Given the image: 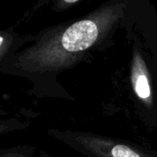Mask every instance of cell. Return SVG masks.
Here are the masks:
<instances>
[{"mask_svg": "<svg viewBox=\"0 0 157 157\" xmlns=\"http://www.w3.org/2000/svg\"><path fill=\"white\" fill-rule=\"evenodd\" d=\"M0 157H51L46 152L31 145H20L3 149Z\"/></svg>", "mask_w": 157, "mask_h": 157, "instance_id": "cell-4", "label": "cell"}, {"mask_svg": "<svg viewBox=\"0 0 157 157\" xmlns=\"http://www.w3.org/2000/svg\"><path fill=\"white\" fill-rule=\"evenodd\" d=\"M47 133L86 157H157V149L91 131L51 129Z\"/></svg>", "mask_w": 157, "mask_h": 157, "instance_id": "cell-3", "label": "cell"}, {"mask_svg": "<svg viewBox=\"0 0 157 157\" xmlns=\"http://www.w3.org/2000/svg\"><path fill=\"white\" fill-rule=\"evenodd\" d=\"M123 2H109L89 14L42 30L30 45L0 63L3 74L30 81L35 94L73 100L57 76L110 46L125 17Z\"/></svg>", "mask_w": 157, "mask_h": 157, "instance_id": "cell-1", "label": "cell"}, {"mask_svg": "<svg viewBox=\"0 0 157 157\" xmlns=\"http://www.w3.org/2000/svg\"><path fill=\"white\" fill-rule=\"evenodd\" d=\"M81 0H53L52 9L56 12H62L65 9H68L72 6L76 5Z\"/></svg>", "mask_w": 157, "mask_h": 157, "instance_id": "cell-6", "label": "cell"}, {"mask_svg": "<svg viewBox=\"0 0 157 157\" xmlns=\"http://www.w3.org/2000/svg\"><path fill=\"white\" fill-rule=\"evenodd\" d=\"M15 33L11 30L1 31L0 32V63L17 52L14 45Z\"/></svg>", "mask_w": 157, "mask_h": 157, "instance_id": "cell-5", "label": "cell"}, {"mask_svg": "<svg viewBox=\"0 0 157 157\" xmlns=\"http://www.w3.org/2000/svg\"><path fill=\"white\" fill-rule=\"evenodd\" d=\"M129 98L141 121L157 129V68L153 55L144 52L139 43L132 47L128 71Z\"/></svg>", "mask_w": 157, "mask_h": 157, "instance_id": "cell-2", "label": "cell"}, {"mask_svg": "<svg viewBox=\"0 0 157 157\" xmlns=\"http://www.w3.org/2000/svg\"><path fill=\"white\" fill-rule=\"evenodd\" d=\"M152 55H153L154 61H155V66H156V68H157V46L155 49H154V50H153V53H152Z\"/></svg>", "mask_w": 157, "mask_h": 157, "instance_id": "cell-8", "label": "cell"}, {"mask_svg": "<svg viewBox=\"0 0 157 157\" xmlns=\"http://www.w3.org/2000/svg\"><path fill=\"white\" fill-rule=\"evenodd\" d=\"M49 1H50V0H38V1L36 2V4L34 5V6L32 7V9L29 11L30 14H33L34 12H36V11H37L38 9H40L42 6L46 5ZM29 12H28L27 14H29Z\"/></svg>", "mask_w": 157, "mask_h": 157, "instance_id": "cell-7", "label": "cell"}]
</instances>
